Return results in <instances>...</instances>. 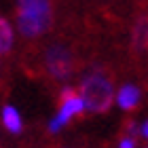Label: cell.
Masks as SVG:
<instances>
[{
  "label": "cell",
  "mask_w": 148,
  "mask_h": 148,
  "mask_svg": "<svg viewBox=\"0 0 148 148\" xmlns=\"http://www.w3.org/2000/svg\"><path fill=\"white\" fill-rule=\"evenodd\" d=\"M17 30L23 38H38L53 28L51 0H17L15 9Z\"/></svg>",
  "instance_id": "6da1fadb"
},
{
  "label": "cell",
  "mask_w": 148,
  "mask_h": 148,
  "mask_svg": "<svg viewBox=\"0 0 148 148\" xmlns=\"http://www.w3.org/2000/svg\"><path fill=\"white\" fill-rule=\"evenodd\" d=\"M78 93L83 97L87 110H91L93 114L108 112L114 102L112 80H110V76H106L102 72H93L89 76H85V80L78 87Z\"/></svg>",
  "instance_id": "7a4b0ae2"
},
{
  "label": "cell",
  "mask_w": 148,
  "mask_h": 148,
  "mask_svg": "<svg viewBox=\"0 0 148 148\" xmlns=\"http://www.w3.org/2000/svg\"><path fill=\"white\" fill-rule=\"evenodd\" d=\"M42 68L53 80H68L76 70V55L62 42L49 45L42 55Z\"/></svg>",
  "instance_id": "3957f363"
},
{
  "label": "cell",
  "mask_w": 148,
  "mask_h": 148,
  "mask_svg": "<svg viewBox=\"0 0 148 148\" xmlns=\"http://www.w3.org/2000/svg\"><path fill=\"white\" fill-rule=\"evenodd\" d=\"M83 110H87V106L83 102V97H80V93L74 91V89H70V87H66V89L59 93V114L51 121L49 131L51 133H57L72 116L80 114Z\"/></svg>",
  "instance_id": "277c9868"
},
{
  "label": "cell",
  "mask_w": 148,
  "mask_h": 148,
  "mask_svg": "<svg viewBox=\"0 0 148 148\" xmlns=\"http://www.w3.org/2000/svg\"><path fill=\"white\" fill-rule=\"evenodd\" d=\"M131 49L136 53H148V13H142L131 28Z\"/></svg>",
  "instance_id": "5b68a950"
},
{
  "label": "cell",
  "mask_w": 148,
  "mask_h": 148,
  "mask_svg": "<svg viewBox=\"0 0 148 148\" xmlns=\"http://www.w3.org/2000/svg\"><path fill=\"white\" fill-rule=\"evenodd\" d=\"M140 99H142V93L136 85H123L116 93V102L123 110H136L140 106Z\"/></svg>",
  "instance_id": "8992f818"
},
{
  "label": "cell",
  "mask_w": 148,
  "mask_h": 148,
  "mask_svg": "<svg viewBox=\"0 0 148 148\" xmlns=\"http://www.w3.org/2000/svg\"><path fill=\"white\" fill-rule=\"evenodd\" d=\"M2 125L9 129L11 133H19L21 131V116L13 106H4L2 108Z\"/></svg>",
  "instance_id": "52a82bcc"
},
{
  "label": "cell",
  "mask_w": 148,
  "mask_h": 148,
  "mask_svg": "<svg viewBox=\"0 0 148 148\" xmlns=\"http://www.w3.org/2000/svg\"><path fill=\"white\" fill-rule=\"evenodd\" d=\"M11 47H13V28L9 19L2 17L0 19V49H2V55L11 51Z\"/></svg>",
  "instance_id": "ba28073f"
},
{
  "label": "cell",
  "mask_w": 148,
  "mask_h": 148,
  "mask_svg": "<svg viewBox=\"0 0 148 148\" xmlns=\"http://www.w3.org/2000/svg\"><path fill=\"white\" fill-rule=\"evenodd\" d=\"M119 148H136V140L133 138H123L121 144H119Z\"/></svg>",
  "instance_id": "9c48e42d"
},
{
  "label": "cell",
  "mask_w": 148,
  "mask_h": 148,
  "mask_svg": "<svg viewBox=\"0 0 148 148\" xmlns=\"http://www.w3.org/2000/svg\"><path fill=\"white\" fill-rule=\"evenodd\" d=\"M142 133H144V136H146V138H148V121H146V123H144V125H142Z\"/></svg>",
  "instance_id": "30bf717a"
}]
</instances>
